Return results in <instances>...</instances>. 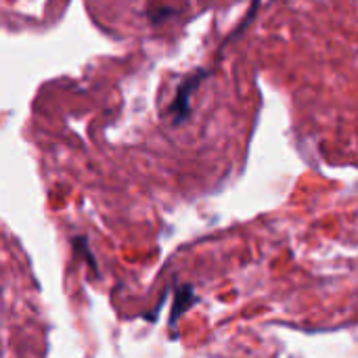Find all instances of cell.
Segmentation results:
<instances>
[{"label": "cell", "mask_w": 358, "mask_h": 358, "mask_svg": "<svg viewBox=\"0 0 358 358\" xmlns=\"http://www.w3.org/2000/svg\"><path fill=\"white\" fill-rule=\"evenodd\" d=\"M206 76H208L206 69H197V71L189 73V76L180 82V86H178V90H176V96L172 99L170 109H168V111H170V117H172V122H174V126H180V124H185V122L189 120V115H191V94L197 90L199 82H201Z\"/></svg>", "instance_id": "obj_1"}, {"label": "cell", "mask_w": 358, "mask_h": 358, "mask_svg": "<svg viewBox=\"0 0 358 358\" xmlns=\"http://www.w3.org/2000/svg\"><path fill=\"white\" fill-rule=\"evenodd\" d=\"M71 245H73V250L80 254V256H84V260L88 262V266L96 273V262H94V258H92V252H90V248H88V241H86V237H73L71 239Z\"/></svg>", "instance_id": "obj_3"}, {"label": "cell", "mask_w": 358, "mask_h": 358, "mask_svg": "<svg viewBox=\"0 0 358 358\" xmlns=\"http://www.w3.org/2000/svg\"><path fill=\"white\" fill-rule=\"evenodd\" d=\"M197 302H199V298L195 296L193 285H180V287L176 289V294H174V304H172V310H170V327L176 329L180 317H182L193 304H197Z\"/></svg>", "instance_id": "obj_2"}]
</instances>
